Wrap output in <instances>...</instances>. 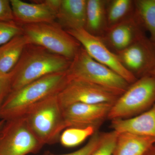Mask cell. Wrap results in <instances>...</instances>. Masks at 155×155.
I'll return each mask as SVG.
<instances>
[{
    "label": "cell",
    "instance_id": "1",
    "mask_svg": "<svg viewBox=\"0 0 155 155\" xmlns=\"http://www.w3.org/2000/svg\"><path fill=\"white\" fill-rule=\"evenodd\" d=\"M68 80L67 71L53 73L11 92L0 108V119L7 121L24 116L37 104L58 94Z\"/></svg>",
    "mask_w": 155,
    "mask_h": 155
},
{
    "label": "cell",
    "instance_id": "2",
    "mask_svg": "<svg viewBox=\"0 0 155 155\" xmlns=\"http://www.w3.org/2000/svg\"><path fill=\"white\" fill-rule=\"evenodd\" d=\"M71 61L39 46L27 45L18 63L10 72L11 92L50 74L67 72Z\"/></svg>",
    "mask_w": 155,
    "mask_h": 155
},
{
    "label": "cell",
    "instance_id": "3",
    "mask_svg": "<svg viewBox=\"0 0 155 155\" xmlns=\"http://www.w3.org/2000/svg\"><path fill=\"white\" fill-rule=\"evenodd\" d=\"M23 116L34 134L44 145L57 142L67 128L58 94L37 104Z\"/></svg>",
    "mask_w": 155,
    "mask_h": 155
},
{
    "label": "cell",
    "instance_id": "4",
    "mask_svg": "<svg viewBox=\"0 0 155 155\" xmlns=\"http://www.w3.org/2000/svg\"><path fill=\"white\" fill-rule=\"evenodd\" d=\"M67 73L70 78L94 84L119 95L130 85L116 72L92 58L81 46L72 60Z\"/></svg>",
    "mask_w": 155,
    "mask_h": 155
},
{
    "label": "cell",
    "instance_id": "5",
    "mask_svg": "<svg viewBox=\"0 0 155 155\" xmlns=\"http://www.w3.org/2000/svg\"><path fill=\"white\" fill-rule=\"evenodd\" d=\"M30 44L72 60L81 45L58 22H41L21 25Z\"/></svg>",
    "mask_w": 155,
    "mask_h": 155
},
{
    "label": "cell",
    "instance_id": "6",
    "mask_svg": "<svg viewBox=\"0 0 155 155\" xmlns=\"http://www.w3.org/2000/svg\"><path fill=\"white\" fill-rule=\"evenodd\" d=\"M155 104V77L149 75L129 85L112 106L108 119H125L137 116Z\"/></svg>",
    "mask_w": 155,
    "mask_h": 155
},
{
    "label": "cell",
    "instance_id": "7",
    "mask_svg": "<svg viewBox=\"0 0 155 155\" xmlns=\"http://www.w3.org/2000/svg\"><path fill=\"white\" fill-rule=\"evenodd\" d=\"M43 146L24 116L7 120L0 130V155L36 153Z\"/></svg>",
    "mask_w": 155,
    "mask_h": 155
},
{
    "label": "cell",
    "instance_id": "8",
    "mask_svg": "<svg viewBox=\"0 0 155 155\" xmlns=\"http://www.w3.org/2000/svg\"><path fill=\"white\" fill-rule=\"evenodd\" d=\"M120 95L94 84L68 77L67 83L58 94L61 108L76 104H114Z\"/></svg>",
    "mask_w": 155,
    "mask_h": 155
},
{
    "label": "cell",
    "instance_id": "9",
    "mask_svg": "<svg viewBox=\"0 0 155 155\" xmlns=\"http://www.w3.org/2000/svg\"><path fill=\"white\" fill-rule=\"evenodd\" d=\"M67 31L80 44L92 58L116 72L127 83L130 84L137 80L124 68L116 54L107 46L101 37L91 34L84 28Z\"/></svg>",
    "mask_w": 155,
    "mask_h": 155
},
{
    "label": "cell",
    "instance_id": "10",
    "mask_svg": "<svg viewBox=\"0 0 155 155\" xmlns=\"http://www.w3.org/2000/svg\"><path fill=\"white\" fill-rule=\"evenodd\" d=\"M115 54L124 68L137 79L150 75L155 68V47L146 36Z\"/></svg>",
    "mask_w": 155,
    "mask_h": 155
},
{
    "label": "cell",
    "instance_id": "11",
    "mask_svg": "<svg viewBox=\"0 0 155 155\" xmlns=\"http://www.w3.org/2000/svg\"><path fill=\"white\" fill-rule=\"evenodd\" d=\"M114 104L76 103L62 109L67 128L93 127L97 130L106 119Z\"/></svg>",
    "mask_w": 155,
    "mask_h": 155
},
{
    "label": "cell",
    "instance_id": "12",
    "mask_svg": "<svg viewBox=\"0 0 155 155\" xmlns=\"http://www.w3.org/2000/svg\"><path fill=\"white\" fill-rule=\"evenodd\" d=\"M145 36L144 29L134 14L122 22L109 27L101 38L107 46L116 53Z\"/></svg>",
    "mask_w": 155,
    "mask_h": 155
},
{
    "label": "cell",
    "instance_id": "13",
    "mask_svg": "<svg viewBox=\"0 0 155 155\" xmlns=\"http://www.w3.org/2000/svg\"><path fill=\"white\" fill-rule=\"evenodd\" d=\"M15 21L22 25L41 22H55L57 12L45 1L37 3L11 0Z\"/></svg>",
    "mask_w": 155,
    "mask_h": 155
},
{
    "label": "cell",
    "instance_id": "14",
    "mask_svg": "<svg viewBox=\"0 0 155 155\" xmlns=\"http://www.w3.org/2000/svg\"><path fill=\"white\" fill-rule=\"evenodd\" d=\"M111 127L117 133L129 132L155 138V104L137 116L111 120Z\"/></svg>",
    "mask_w": 155,
    "mask_h": 155
},
{
    "label": "cell",
    "instance_id": "15",
    "mask_svg": "<svg viewBox=\"0 0 155 155\" xmlns=\"http://www.w3.org/2000/svg\"><path fill=\"white\" fill-rule=\"evenodd\" d=\"M87 0H61L56 16L58 23L66 31L85 28Z\"/></svg>",
    "mask_w": 155,
    "mask_h": 155
},
{
    "label": "cell",
    "instance_id": "16",
    "mask_svg": "<svg viewBox=\"0 0 155 155\" xmlns=\"http://www.w3.org/2000/svg\"><path fill=\"white\" fill-rule=\"evenodd\" d=\"M155 138L129 132L118 133L113 155H144Z\"/></svg>",
    "mask_w": 155,
    "mask_h": 155
},
{
    "label": "cell",
    "instance_id": "17",
    "mask_svg": "<svg viewBox=\"0 0 155 155\" xmlns=\"http://www.w3.org/2000/svg\"><path fill=\"white\" fill-rule=\"evenodd\" d=\"M106 0H87L85 30L94 36L101 37L109 28Z\"/></svg>",
    "mask_w": 155,
    "mask_h": 155
},
{
    "label": "cell",
    "instance_id": "18",
    "mask_svg": "<svg viewBox=\"0 0 155 155\" xmlns=\"http://www.w3.org/2000/svg\"><path fill=\"white\" fill-rule=\"evenodd\" d=\"M28 44V38L22 34L0 46V73L7 74L12 71Z\"/></svg>",
    "mask_w": 155,
    "mask_h": 155
},
{
    "label": "cell",
    "instance_id": "19",
    "mask_svg": "<svg viewBox=\"0 0 155 155\" xmlns=\"http://www.w3.org/2000/svg\"><path fill=\"white\" fill-rule=\"evenodd\" d=\"M134 14L155 47V0L134 1Z\"/></svg>",
    "mask_w": 155,
    "mask_h": 155
},
{
    "label": "cell",
    "instance_id": "20",
    "mask_svg": "<svg viewBox=\"0 0 155 155\" xmlns=\"http://www.w3.org/2000/svg\"><path fill=\"white\" fill-rule=\"evenodd\" d=\"M134 14V1H107V15L109 27L122 22Z\"/></svg>",
    "mask_w": 155,
    "mask_h": 155
},
{
    "label": "cell",
    "instance_id": "21",
    "mask_svg": "<svg viewBox=\"0 0 155 155\" xmlns=\"http://www.w3.org/2000/svg\"><path fill=\"white\" fill-rule=\"evenodd\" d=\"M97 130L93 127H70L66 128L60 137L61 144L66 147H73L81 144L94 134Z\"/></svg>",
    "mask_w": 155,
    "mask_h": 155
},
{
    "label": "cell",
    "instance_id": "22",
    "mask_svg": "<svg viewBox=\"0 0 155 155\" xmlns=\"http://www.w3.org/2000/svg\"><path fill=\"white\" fill-rule=\"evenodd\" d=\"M118 135L114 130L101 134L99 143L91 155H113Z\"/></svg>",
    "mask_w": 155,
    "mask_h": 155
},
{
    "label": "cell",
    "instance_id": "23",
    "mask_svg": "<svg viewBox=\"0 0 155 155\" xmlns=\"http://www.w3.org/2000/svg\"><path fill=\"white\" fill-rule=\"evenodd\" d=\"M22 34V26L15 21L7 22L0 21V46Z\"/></svg>",
    "mask_w": 155,
    "mask_h": 155
},
{
    "label": "cell",
    "instance_id": "24",
    "mask_svg": "<svg viewBox=\"0 0 155 155\" xmlns=\"http://www.w3.org/2000/svg\"><path fill=\"white\" fill-rule=\"evenodd\" d=\"M101 138V134L96 131L91 137L88 142L83 147L77 151L65 154H54L50 153L49 155H91L96 149L99 143Z\"/></svg>",
    "mask_w": 155,
    "mask_h": 155
},
{
    "label": "cell",
    "instance_id": "25",
    "mask_svg": "<svg viewBox=\"0 0 155 155\" xmlns=\"http://www.w3.org/2000/svg\"><path fill=\"white\" fill-rule=\"evenodd\" d=\"M11 91V75L0 73V108Z\"/></svg>",
    "mask_w": 155,
    "mask_h": 155
},
{
    "label": "cell",
    "instance_id": "26",
    "mask_svg": "<svg viewBox=\"0 0 155 155\" xmlns=\"http://www.w3.org/2000/svg\"><path fill=\"white\" fill-rule=\"evenodd\" d=\"M0 21H15L11 1L9 0H0Z\"/></svg>",
    "mask_w": 155,
    "mask_h": 155
},
{
    "label": "cell",
    "instance_id": "27",
    "mask_svg": "<svg viewBox=\"0 0 155 155\" xmlns=\"http://www.w3.org/2000/svg\"><path fill=\"white\" fill-rule=\"evenodd\" d=\"M144 155H155V144L152 146L145 153Z\"/></svg>",
    "mask_w": 155,
    "mask_h": 155
},
{
    "label": "cell",
    "instance_id": "28",
    "mask_svg": "<svg viewBox=\"0 0 155 155\" xmlns=\"http://www.w3.org/2000/svg\"><path fill=\"white\" fill-rule=\"evenodd\" d=\"M5 121H5V120H2V119H0V130H1L3 125H4V124H5Z\"/></svg>",
    "mask_w": 155,
    "mask_h": 155
},
{
    "label": "cell",
    "instance_id": "29",
    "mask_svg": "<svg viewBox=\"0 0 155 155\" xmlns=\"http://www.w3.org/2000/svg\"><path fill=\"white\" fill-rule=\"evenodd\" d=\"M150 75H153L155 77V68L153 70L152 72L151 73Z\"/></svg>",
    "mask_w": 155,
    "mask_h": 155
},
{
    "label": "cell",
    "instance_id": "30",
    "mask_svg": "<svg viewBox=\"0 0 155 155\" xmlns=\"http://www.w3.org/2000/svg\"><path fill=\"white\" fill-rule=\"evenodd\" d=\"M50 155V154L48 153H47V154H45V155Z\"/></svg>",
    "mask_w": 155,
    "mask_h": 155
}]
</instances>
